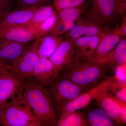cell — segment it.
<instances>
[{
  "mask_svg": "<svg viewBox=\"0 0 126 126\" xmlns=\"http://www.w3.org/2000/svg\"><path fill=\"white\" fill-rule=\"evenodd\" d=\"M122 21L119 26L115 27L118 33L123 37H126V16H123Z\"/></svg>",
  "mask_w": 126,
  "mask_h": 126,
  "instance_id": "1f68e13d",
  "label": "cell"
},
{
  "mask_svg": "<svg viewBox=\"0 0 126 126\" xmlns=\"http://www.w3.org/2000/svg\"><path fill=\"white\" fill-rule=\"evenodd\" d=\"M27 44L0 39V59L11 65L20 56Z\"/></svg>",
  "mask_w": 126,
  "mask_h": 126,
  "instance_id": "e0dca14e",
  "label": "cell"
},
{
  "mask_svg": "<svg viewBox=\"0 0 126 126\" xmlns=\"http://www.w3.org/2000/svg\"><path fill=\"white\" fill-rule=\"evenodd\" d=\"M104 64L113 69L126 65V39L123 37L109 55Z\"/></svg>",
  "mask_w": 126,
  "mask_h": 126,
  "instance_id": "ac0fdd59",
  "label": "cell"
},
{
  "mask_svg": "<svg viewBox=\"0 0 126 126\" xmlns=\"http://www.w3.org/2000/svg\"><path fill=\"white\" fill-rule=\"evenodd\" d=\"M75 24V22L63 21L58 18L57 22L49 34L60 36L70 31L74 27Z\"/></svg>",
  "mask_w": 126,
  "mask_h": 126,
  "instance_id": "484cf974",
  "label": "cell"
},
{
  "mask_svg": "<svg viewBox=\"0 0 126 126\" xmlns=\"http://www.w3.org/2000/svg\"><path fill=\"white\" fill-rule=\"evenodd\" d=\"M25 80L23 95L28 105L43 126H56L59 119L49 93L32 77Z\"/></svg>",
  "mask_w": 126,
  "mask_h": 126,
  "instance_id": "6da1fadb",
  "label": "cell"
},
{
  "mask_svg": "<svg viewBox=\"0 0 126 126\" xmlns=\"http://www.w3.org/2000/svg\"><path fill=\"white\" fill-rule=\"evenodd\" d=\"M59 72L49 59L40 57L33 70L32 77L43 87L50 86Z\"/></svg>",
  "mask_w": 126,
  "mask_h": 126,
  "instance_id": "8fae6325",
  "label": "cell"
},
{
  "mask_svg": "<svg viewBox=\"0 0 126 126\" xmlns=\"http://www.w3.org/2000/svg\"><path fill=\"white\" fill-rule=\"evenodd\" d=\"M2 71H3V70H2ZM2 71H0V74L1 72H2Z\"/></svg>",
  "mask_w": 126,
  "mask_h": 126,
  "instance_id": "836d02e7",
  "label": "cell"
},
{
  "mask_svg": "<svg viewBox=\"0 0 126 126\" xmlns=\"http://www.w3.org/2000/svg\"><path fill=\"white\" fill-rule=\"evenodd\" d=\"M100 35L82 36L74 40L75 45L82 60L93 61Z\"/></svg>",
  "mask_w": 126,
  "mask_h": 126,
  "instance_id": "2e32d148",
  "label": "cell"
},
{
  "mask_svg": "<svg viewBox=\"0 0 126 126\" xmlns=\"http://www.w3.org/2000/svg\"><path fill=\"white\" fill-rule=\"evenodd\" d=\"M54 0H16V9H25L48 5Z\"/></svg>",
  "mask_w": 126,
  "mask_h": 126,
  "instance_id": "83f0119b",
  "label": "cell"
},
{
  "mask_svg": "<svg viewBox=\"0 0 126 126\" xmlns=\"http://www.w3.org/2000/svg\"><path fill=\"white\" fill-rule=\"evenodd\" d=\"M49 87L48 92L56 110L75 99L85 90L70 79L59 77Z\"/></svg>",
  "mask_w": 126,
  "mask_h": 126,
  "instance_id": "277c9868",
  "label": "cell"
},
{
  "mask_svg": "<svg viewBox=\"0 0 126 126\" xmlns=\"http://www.w3.org/2000/svg\"><path fill=\"white\" fill-rule=\"evenodd\" d=\"M89 125L82 113L77 111L60 116L57 126H87Z\"/></svg>",
  "mask_w": 126,
  "mask_h": 126,
  "instance_id": "44dd1931",
  "label": "cell"
},
{
  "mask_svg": "<svg viewBox=\"0 0 126 126\" xmlns=\"http://www.w3.org/2000/svg\"><path fill=\"white\" fill-rule=\"evenodd\" d=\"M109 27L103 26L90 19L80 17L74 27L65 35V38L76 39L83 36L99 35L110 29Z\"/></svg>",
  "mask_w": 126,
  "mask_h": 126,
  "instance_id": "4fadbf2b",
  "label": "cell"
},
{
  "mask_svg": "<svg viewBox=\"0 0 126 126\" xmlns=\"http://www.w3.org/2000/svg\"><path fill=\"white\" fill-rule=\"evenodd\" d=\"M108 90L118 99L126 102V80L112 77L109 85Z\"/></svg>",
  "mask_w": 126,
  "mask_h": 126,
  "instance_id": "603a6c76",
  "label": "cell"
},
{
  "mask_svg": "<svg viewBox=\"0 0 126 126\" xmlns=\"http://www.w3.org/2000/svg\"><path fill=\"white\" fill-rule=\"evenodd\" d=\"M40 37L27 44L20 56L11 65V69L24 79L32 77L35 66L39 57L38 48Z\"/></svg>",
  "mask_w": 126,
  "mask_h": 126,
  "instance_id": "5b68a950",
  "label": "cell"
},
{
  "mask_svg": "<svg viewBox=\"0 0 126 126\" xmlns=\"http://www.w3.org/2000/svg\"><path fill=\"white\" fill-rule=\"evenodd\" d=\"M43 36L34 28L23 27L0 29V39L27 44Z\"/></svg>",
  "mask_w": 126,
  "mask_h": 126,
  "instance_id": "7c38bea8",
  "label": "cell"
},
{
  "mask_svg": "<svg viewBox=\"0 0 126 126\" xmlns=\"http://www.w3.org/2000/svg\"><path fill=\"white\" fill-rule=\"evenodd\" d=\"M116 98L121 108V114H120V118H121V124H126V102L123 101L120 99Z\"/></svg>",
  "mask_w": 126,
  "mask_h": 126,
  "instance_id": "4dcf8cb0",
  "label": "cell"
},
{
  "mask_svg": "<svg viewBox=\"0 0 126 126\" xmlns=\"http://www.w3.org/2000/svg\"><path fill=\"white\" fill-rule=\"evenodd\" d=\"M25 87V79L11 69L2 71L0 74V105L23 93Z\"/></svg>",
  "mask_w": 126,
  "mask_h": 126,
  "instance_id": "ba28073f",
  "label": "cell"
},
{
  "mask_svg": "<svg viewBox=\"0 0 126 126\" xmlns=\"http://www.w3.org/2000/svg\"><path fill=\"white\" fill-rule=\"evenodd\" d=\"M12 0H0V23L11 11Z\"/></svg>",
  "mask_w": 126,
  "mask_h": 126,
  "instance_id": "f1b7e54d",
  "label": "cell"
},
{
  "mask_svg": "<svg viewBox=\"0 0 126 126\" xmlns=\"http://www.w3.org/2000/svg\"><path fill=\"white\" fill-rule=\"evenodd\" d=\"M87 0H54L55 9L58 12L66 8L81 7L84 5Z\"/></svg>",
  "mask_w": 126,
  "mask_h": 126,
  "instance_id": "4316f807",
  "label": "cell"
},
{
  "mask_svg": "<svg viewBox=\"0 0 126 126\" xmlns=\"http://www.w3.org/2000/svg\"><path fill=\"white\" fill-rule=\"evenodd\" d=\"M49 59L59 72H66L81 60L74 40L65 38L63 40Z\"/></svg>",
  "mask_w": 126,
  "mask_h": 126,
  "instance_id": "8992f818",
  "label": "cell"
},
{
  "mask_svg": "<svg viewBox=\"0 0 126 126\" xmlns=\"http://www.w3.org/2000/svg\"><path fill=\"white\" fill-rule=\"evenodd\" d=\"M0 124L3 126H43L22 93L0 105Z\"/></svg>",
  "mask_w": 126,
  "mask_h": 126,
  "instance_id": "7a4b0ae2",
  "label": "cell"
},
{
  "mask_svg": "<svg viewBox=\"0 0 126 126\" xmlns=\"http://www.w3.org/2000/svg\"><path fill=\"white\" fill-rule=\"evenodd\" d=\"M106 65L94 61L81 60L59 77L70 79L84 90L103 78Z\"/></svg>",
  "mask_w": 126,
  "mask_h": 126,
  "instance_id": "3957f363",
  "label": "cell"
},
{
  "mask_svg": "<svg viewBox=\"0 0 126 126\" xmlns=\"http://www.w3.org/2000/svg\"><path fill=\"white\" fill-rule=\"evenodd\" d=\"M123 38L115 28L110 29L101 34L93 61L104 64L109 55Z\"/></svg>",
  "mask_w": 126,
  "mask_h": 126,
  "instance_id": "30bf717a",
  "label": "cell"
},
{
  "mask_svg": "<svg viewBox=\"0 0 126 126\" xmlns=\"http://www.w3.org/2000/svg\"><path fill=\"white\" fill-rule=\"evenodd\" d=\"M94 99L101 108L115 122L121 124L120 106L116 97L109 92L108 89L99 92L94 97Z\"/></svg>",
  "mask_w": 126,
  "mask_h": 126,
  "instance_id": "5bb4252c",
  "label": "cell"
},
{
  "mask_svg": "<svg viewBox=\"0 0 126 126\" xmlns=\"http://www.w3.org/2000/svg\"><path fill=\"white\" fill-rule=\"evenodd\" d=\"M38 7L16 9L11 12L0 23V29L25 27L29 23Z\"/></svg>",
  "mask_w": 126,
  "mask_h": 126,
  "instance_id": "9a60e30c",
  "label": "cell"
},
{
  "mask_svg": "<svg viewBox=\"0 0 126 126\" xmlns=\"http://www.w3.org/2000/svg\"><path fill=\"white\" fill-rule=\"evenodd\" d=\"M89 124L92 126H113L114 121L101 108L92 110L88 114Z\"/></svg>",
  "mask_w": 126,
  "mask_h": 126,
  "instance_id": "ffe728a7",
  "label": "cell"
},
{
  "mask_svg": "<svg viewBox=\"0 0 126 126\" xmlns=\"http://www.w3.org/2000/svg\"><path fill=\"white\" fill-rule=\"evenodd\" d=\"M58 19V13L56 11L52 16L34 28L37 30L43 36L48 34L54 27Z\"/></svg>",
  "mask_w": 126,
  "mask_h": 126,
  "instance_id": "d4e9b609",
  "label": "cell"
},
{
  "mask_svg": "<svg viewBox=\"0 0 126 126\" xmlns=\"http://www.w3.org/2000/svg\"><path fill=\"white\" fill-rule=\"evenodd\" d=\"M11 68L10 65H7L0 59V71H2Z\"/></svg>",
  "mask_w": 126,
  "mask_h": 126,
  "instance_id": "d6a6232c",
  "label": "cell"
},
{
  "mask_svg": "<svg viewBox=\"0 0 126 126\" xmlns=\"http://www.w3.org/2000/svg\"><path fill=\"white\" fill-rule=\"evenodd\" d=\"M54 7L46 5L38 8L29 23L24 27L34 28L56 11Z\"/></svg>",
  "mask_w": 126,
  "mask_h": 126,
  "instance_id": "7402d4cb",
  "label": "cell"
},
{
  "mask_svg": "<svg viewBox=\"0 0 126 126\" xmlns=\"http://www.w3.org/2000/svg\"><path fill=\"white\" fill-rule=\"evenodd\" d=\"M88 19L103 26L109 25L118 15L115 0H91Z\"/></svg>",
  "mask_w": 126,
  "mask_h": 126,
  "instance_id": "52a82bcc",
  "label": "cell"
},
{
  "mask_svg": "<svg viewBox=\"0 0 126 126\" xmlns=\"http://www.w3.org/2000/svg\"><path fill=\"white\" fill-rule=\"evenodd\" d=\"M112 77L108 78L88 92L81 94L75 99L57 110L59 113L60 116L69 114L87 107L93 99H94L98 93L102 90L108 89Z\"/></svg>",
  "mask_w": 126,
  "mask_h": 126,
  "instance_id": "9c48e42d",
  "label": "cell"
},
{
  "mask_svg": "<svg viewBox=\"0 0 126 126\" xmlns=\"http://www.w3.org/2000/svg\"><path fill=\"white\" fill-rule=\"evenodd\" d=\"M118 15L123 16L126 10V0H115Z\"/></svg>",
  "mask_w": 126,
  "mask_h": 126,
  "instance_id": "f546056e",
  "label": "cell"
},
{
  "mask_svg": "<svg viewBox=\"0 0 126 126\" xmlns=\"http://www.w3.org/2000/svg\"><path fill=\"white\" fill-rule=\"evenodd\" d=\"M63 40L60 36L49 34L41 37L38 48L39 58H49Z\"/></svg>",
  "mask_w": 126,
  "mask_h": 126,
  "instance_id": "d6986e66",
  "label": "cell"
},
{
  "mask_svg": "<svg viewBox=\"0 0 126 126\" xmlns=\"http://www.w3.org/2000/svg\"><path fill=\"white\" fill-rule=\"evenodd\" d=\"M86 10L84 5L81 7L63 9L57 12L58 18L63 21L76 22L85 12Z\"/></svg>",
  "mask_w": 126,
  "mask_h": 126,
  "instance_id": "cb8c5ba5",
  "label": "cell"
}]
</instances>
